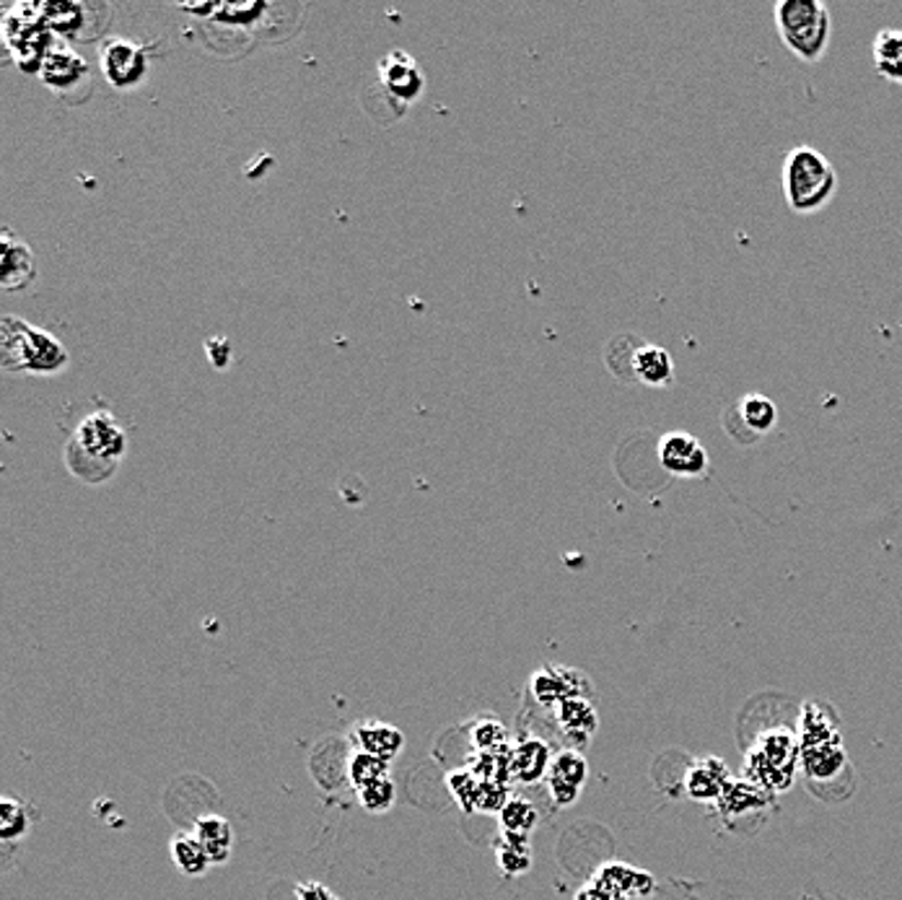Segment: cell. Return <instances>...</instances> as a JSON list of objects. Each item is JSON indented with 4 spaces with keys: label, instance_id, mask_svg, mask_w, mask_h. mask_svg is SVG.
Segmentation results:
<instances>
[{
    "label": "cell",
    "instance_id": "13",
    "mask_svg": "<svg viewBox=\"0 0 902 900\" xmlns=\"http://www.w3.org/2000/svg\"><path fill=\"white\" fill-rule=\"evenodd\" d=\"M732 781V776L726 771V763L719 758H700L695 760L687 771L685 789L693 800L698 802H719L724 789Z\"/></svg>",
    "mask_w": 902,
    "mask_h": 900
},
{
    "label": "cell",
    "instance_id": "29",
    "mask_svg": "<svg viewBox=\"0 0 902 900\" xmlns=\"http://www.w3.org/2000/svg\"><path fill=\"white\" fill-rule=\"evenodd\" d=\"M29 809L24 802L3 796L0 800V838L3 841H19L29 833Z\"/></svg>",
    "mask_w": 902,
    "mask_h": 900
},
{
    "label": "cell",
    "instance_id": "4",
    "mask_svg": "<svg viewBox=\"0 0 902 900\" xmlns=\"http://www.w3.org/2000/svg\"><path fill=\"white\" fill-rule=\"evenodd\" d=\"M775 26L783 45L804 63H819L830 47L832 19L822 0H781L775 3Z\"/></svg>",
    "mask_w": 902,
    "mask_h": 900
},
{
    "label": "cell",
    "instance_id": "3",
    "mask_svg": "<svg viewBox=\"0 0 902 900\" xmlns=\"http://www.w3.org/2000/svg\"><path fill=\"white\" fill-rule=\"evenodd\" d=\"M798 766H802V742L798 734L783 727L757 734L745 758L747 779L766 789L768 794L789 792L794 787Z\"/></svg>",
    "mask_w": 902,
    "mask_h": 900
},
{
    "label": "cell",
    "instance_id": "18",
    "mask_svg": "<svg viewBox=\"0 0 902 900\" xmlns=\"http://www.w3.org/2000/svg\"><path fill=\"white\" fill-rule=\"evenodd\" d=\"M599 883L610 885L612 890H617L623 898H649L653 888H657V883H653V877L649 872L644 869H636L630 867V864H620V862H612V864H604L602 869L594 875Z\"/></svg>",
    "mask_w": 902,
    "mask_h": 900
},
{
    "label": "cell",
    "instance_id": "7",
    "mask_svg": "<svg viewBox=\"0 0 902 900\" xmlns=\"http://www.w3.org/2000/svg\"><path fill=\"white\" fill-rule=\"evenodd\" d=\"M724 421H734V423L739 421V425H732V429H729V434H732L739 444H747L773 429L778 421V410H775V403L768 400L766 395L753 393V395L739 397V400L729 408V413H724Z\"/></svg>",
    "mask_w": 902,
    "mask_h": 900
},
{
    "label": "cell",
    "instance_id": "33",
    "mask_svg": "<svg viewBox=\"0 0 902 900\" xmlns=\"http://www.w3.org/2000/svg\"><path fill=\"white\" fill-rule=\"evenodd\" d=\"M576 900H628V898H623L617 890H612L610 885L599 883L597 877H591L589 883L578 890Z\"/></svg>",
    "mask_w": 902,
    "mask_h": 900
},
{
    "label": "cell",
    "instance_id": "12",
    "mask_svg": "<svg viewBox=\"0 0 902 900\" xmlns=\"http://www.w3.org/2000/svg\"><path fill=\"white\" fill-rule=\"evenodd\" d=\"M633 382H644L649 387H670L674 382V361L670 350L653 346V343H640L630 361Z\"/></svg>",
    "mask_w": 902,
    "mask_h": 900
},
{
    "label": "cell",
    "instance_id": "27",
    "mask_svg": "<svg viewBox=\"0 0 902 900\" xmlns=\"http://www.w3.org/2000/svg\"><path fill=\"white\" fill-rule=\"evenodd\" d=\"M498 867L504 869V875H525V872L532 867V854H529V841L527 836H514L504 833V841L498 843Z\"/></svg>",
    "mask_w": 902,
    "mask_h": 900
},
{
    "label": "cell",
    "instance_id": "19",
    "mask_svg": "<svg viewBox=\"0 0 902 900\" xmlns=\"http://www.w3.org/2000/svg\"><path fill=\"white\" fill-rule=\"evenodd\" d=\"M356 742L363 753L376 755L382 760H395L405 747V734L392 724L382 721H366L356 727Z\"/></svg>",
    "mask_w": 902,
    "mask_h": 900
},
{
    "label": "cell",
    "instance_id": "32",
    "mask_svg": "<svg viewBox=\"0 0 902 900\" xmlns=\"http://www.w3.org/2000/svg\"><path fill=\"white\" fill-rule=\"evenodd\" d=\"M474 742H478L480 751H498L501 742H504V727L501 721H483L474 730Z\"/></svg>",
    "mask_w": 902,
    "mask_h": 900
},
{
    "label": "cell",
    "instance_id": "30",
    "mask_svg": "<svg viewBox=\"0 0 902 900\" xmlns=\"http://www.w3.org/2000/svg\"><path fill=\"white\" fill-rule=\"evenodd\" d=\"M395 800H397V792L389 779H382V781H376V784L358 789V802H361V807L366 809V813H376V815L389 813L392 805H395Z\"/></svg>",
    "mask_w": 902,
    "mask_h": 900
},
{
    "label": "cell",
    "instance_id": "26",
    "mask_svg": "<svg viewBox=\"0 0 902 900\" xmlns=\"http://www.w3.org/2000/svg\"><path fill=\"white\" fill-rule=\"evenodd\" d=\"M389 779V763L376 758V755L358 751L350 755L348 760V781L356 789H363L369 784H376V781Z\"/></svg>",
    "mask_w": 902,
    "mask_h": 900
},
{
    "label": "cell",
    "instance_id": "23",
    "mask_svg": "<svg viewBox=\"0 0 902 900\" xmlns=\"http://www.w3.org/2000/svg\"><path fill=\"white\" fill-rule=\"evenodd\" d=\"M378 71H382V79L389 92H395L399 99H412V96H418L420 71L408 55L392 52L389 58L382 60V68H378Z\"/></svg>",
    "mask_w": 902,
    "mask_h": 900
},
{
    "label": "cell",
    "instance_id": "16",
    "mask_svg": "<svg viewBox=\"0 0 902 900\" xmlns=\"http://www.w3.org/2000/svg\"><path fill=\"white\" fill-rule=\"evenodd\" d=\"M550 763H553V755H550L548 742L529 737L512 751V776L525 784H537V781L548 779Z\"/></svg>",
    "mask_w": 902,
    "mask_h": 900
},
{
    "label": "cell",
    "instance_id": "9",
    "mask_svg": "<svg viewBox=\"0 0 902 900\" xmlns=\"http://www.w3.org/2000/svg\"><path fill=\"white\" fill-rule=\"evenodd\" d=\"M589 763L578 751H561L550 763L548 789L557 807H568L581 796V789L587 784Z\"/></svg>",
    "mask_w": 902,
    "mask_h": 900
},
{
    "label": "cell",
    "instance_id": "6",
    "mask_svg": "<svg viewBox=\"0 0 902 900\" xmlns=\"http://www.w3.org/2000/svg\"><path fill=\"white\" fill-rule=\"evenodd\" d=\"M659 463L670 476L700 478L708 470V452L693 434L672 431L659 439Z\"/></svg>",
    "mask_w": 902,
    "mask_h": 900
},
{
    "label": "cell",
    "instance_id": "5",
    "mask_svg": "<svg viewBox=\"0 0 902 900\" xmlns=\"http://www.w3.org/2000/svg\"><path fill=\"white\" fill-rule=\"evenodd\" d=\"M0 363L5 371H34L55 374L68 363V350L45 329L29 322L3 317L0 322Z\"/></svg>",
    "mask_w": 902,
    "mask_h": 900
},
{
    "label": "cell",
    "instance_id": "22",
    "mask_svg": "<svg viewBox=\"0 0 902 900\" xmlns=\"http://www.w3.org/2000/svg\"><path fill=\"white\" fill-rule=\"evenodd\" d=\"M871 60L881 79L902 84V29H881L871 43Z\"/></svg>",
    "mask_w": 902,
    "mask_h": 900
},
{
    "label": "cell",
    "instance_id": "2",
    "mask_svg": "<svg viewBox=\"0 0 902 900\" xmlns=\"http://www.w3.org/2000/svg\"><path fill=\"white\" fill-rule=\"evenodd\" d=\"M838 175L828 156L811 146L791 148L783 159V197L794 213H817L835 197Z\"/></svg>",
    "mask_w": 902,
    "mask_h": 900
},
{
    "label": "cell",
    "instance_id": "24",
    "mask_svg": "<svg viewBox=\"0 0 902 900\" xmlns=\"http://www.w3.org/2000/svg\"><path fill=\"white\" fill-rule=\"evenodd\" d=\"M830 740H843L840 737V730H838L835 719H832V713L825 711L822 706H817V704L804 706L802 719H798V742H802V747L819 745V742H830Z\"/></svg>",
    "mask_w": 902,
    "mask_h": 900
},
{
    "label": "cell",
    "instance_id": "20",
    "mask_svg": "<svg viewBox=\"0 0 902 900\" xmlns=\"http://www.w3.org/2000/svg\"><path fill=\"white\" fill-rule=\"evenodd\" d=\"M581 675L574 670H542L532 677V693L542 704H563L568 698H581Z\"/></svg>",
    "mask_w": 902,
    "mask_h": 900
},
{
    "label": "cell",
    "instance_id": "34",
    "mask_svg": "<svg viewBox=\"0 0 902 900\" xmlns=\"http://www.w3.org/2000/svg\"><path fill=\"white\" fill-rule=\"evenodd\" d=\"M296 900H340L333 890L320 883H301L293 888Z\"/></svg>",
    "mask_w": 902,
    "mask_h": 900
},
{
    "label": "cell",
    "instance_id": "11",
    "mask_svg": "<svg viewBox=\"0 0 902 900\" xmlns=\"http://www.w3.org/2000/svg\"><path fill=\"white\" fill-rule=\"evenodd\" d=\"M802 768L809 776L811 784L825 787L849 773V755H845L843 740L819 742V745L802 747Z\"/></svg>",
    "mask_w": 902,
    "mask_h": 900
},
{
    "label": "cell",
    "instance_id": "31",
    "mask_svg": "<svg viewBox=\"0 0 902 900\" xmlns=\"http://www.w3.org/2000/svg\"><path fill=\"white\" fill-rule=\"evenodd\" d=\"M449 787L454 796H459V802L467 809L474 807V802H478V792H480V781L474 779L472 773H457V776H449Z\"/></svg>",
    "mask_w": 902,
    "mask_h": 900
},
{
    "label": "cell",
    "instance_id": "15",
    "mask_svg": "<svg viewBox=\"0 0 902 900\" xmlns=\"http://www.w3.org/2000/svg\"><path fill=\"white\" fill-rule=\"evenodd\" d=\"M3 271H0V286L5 291H22L34 280V254L24 242H13L11 231H3Z\"/></svg>",
    "mask_w": 902,
    "mask_h": 900
},
{
    "label": "cell",
    "instance_id": "25",
    "mask_svg": "<svg viewBox=\"0 0 902 900\" xmlns=\"http://www.w3.org/2000/svg\"><path fill=\"white\" fill-rule=\"evenodd\" d=\"M171 859H175L179 872L188 877L205 875L211 867V859L205 854V849L200 847L197 838L190 833H177L171 838Z\"/></svg>",
    "mask_w": 902,
    "mask_h": 900
},
{
    "label": "cell",
    "instance_id": "28",
    "mask_svg": "<svg viewBox=\"0 0 902 900\" xmlns=\"http://www.w3.org/2000/svg\"><path fill=\"white\" fill-rule=\"evenodd\" d=\"M501 826L506 833L514 836H529L537 826V809L525 796H512L501 809Z\"/></svg>",
    "mask_w": 902,
    "mask_h": 900
},
{
    "label": "cell",
    "instance_id": "10",
    "mask_svg": "<svg viewBox=\"0 0 902 900\" xmlns=\"http://www.w3.org/2000/svg\"><path fill=\"white\" fill-rule=\"evenodd\" d=\"M768 792L762 787H757L755 781L749 779H732L729 781V787L724 789V794H721V800L715 802V807H719V813L724 815V820L729 826H736V820L739 817H755L757 823L762 820L768 813Z\"/></svg>",
    "mask_w": 902,
    "mask_h": 900
},
{
    "label": "cell",
    "instance_id": "21",
    "mask_svg": "<svg viewBox=\"0 0 902 900\" xmlns=\"http://www.w3.org/2000/svg\"><path fill=\"white\" fill-rule=\"evenodd\" d=\"M557 724H561V730L566 732L576 745H584V742H589L591 734L597 732V713L584 696L568 698L563 700V704H557Z\"/></svg>",
    "mask_w": 902,
    "mask_h": 900
},
{
    "label": "cell",
    "instance_id": "14",
    "mask_svg": "<svg viewBox=\"0 0 902 900\" xmlns=\"http://www.w3.org/2000/svg\"><path fill=\"white\" fill-rule=\"evenodd\" d=\"M43 71L45 84L58 94H68L73 86H79L81 81L88 79V68L79 55L71 50H50L47 52L45 63L39 65Z\"/></svg>",
    "mask_w": 902,
    "mask_h": 900
},
{
    "label": "cell",
    "instance_id": "8",
    "mask_svg": "<svg viewBox=\"0 0 902 900\" xmlns=\"http://www.w3.org/2000/svg\"><path fill=\"white\" fill-rule=\"evenodd\" d=\"M101 71L115 88H133L146 79V55L128 39H109L101 45Z\"/></svg>",
    "mask_w": 902,
    "mask_h": 900
},
{
    "label": "cell",
    "instance_id": "17",
    "mask_svg": "<svg viewBox=\"0 0 902 900\" xmlns=\"http://www.w3.org/2000/svg\"><path fill=\"white\" fill-rule=\"evenodd\" d=\"M192 836H195L200 841V847L205 849L211 864L229 862L231 849H233V830L226 817H220V815L197 817L195 828H192Z\"/></svg>",
    "mask_w": 902,
    "mask_h": 900
},
{
    "label": "cell",
    "instance_id": "1",
    "mask_svg": "<svg viewBox=\"0 0 902 900\" xmlns=\"http://www.w3.org/2000/svg\"><path fill=\"white\" fill-rule=\"evenodd\" d=\"M128 442L109 413H92L79 423L65 449V463L86 483H101L125 457Z\"/></svg>",
    "mask_w": 902,
    "mask_h": 900
}]
</instances>
